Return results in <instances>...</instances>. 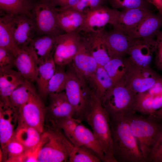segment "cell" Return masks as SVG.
Masks as SVG:
<instances>
[{
	"label": "cell",
	"mask_w": 162,
	"mask_h": 162,
	"mask_svg": "<svg viewBox=\"0 0 162 162\" xmlns=\"http://www.w3.org/2000/svg\"><path fill=\"white\" fill-rule=\"evenodd\" d=\"M155 48L154 38H135L129 49L128 57L136 65L143 67H150Z\"/></svg>",
	"instance_id": "ac0fdd59"
},
{
	"label": "cell",
	"mask_w": 162,
	"mask_h": 162,
	"mask_svg": "<svg viewBox=\"0 0 162 162\" xmlns=\"http://www.w3.org/2000/svg\"><path fill=\"white\" fill-rule=\"evenodd\" d=\"M18 111L0 102V142L3 148L13 137L18 122Z\"/></svg>",
	"instance_id": "7402d4cb"
},
{
	"label": "cell",
	"mask_w": 162,
	"mask_h": 162,
	"mask_svg": "<svg viewBox=\"0 0 162 162\" xmlns=\"http://www.w3.org/2000/svg\"><path fill=\"white\" fill-rule=\"evenodd\" d=\"M12 27L14 38L20 48L27 46L37 33L32 19L25 15H13Z\"/></svg>",
	"instance_id": "d6986e66"
},
{
	"label": "cell",
	"mask_w": 162,
	"mask_h": 162,
	"mask_svg": "<svg viewBox=\"0 0 162 162\" xmlns=\"http://www.w3.org/2000/svg\"><path fill=\"white\" fill-rule=\"evenodd\" d=\"M2 161L24 162L26 150L23 146L14 136L2 149Z\"/></svg>",
	"instance_id": "d6a6232c"
},
{
	"label": "cell",
	"mask_w": 162,
	"mask_h": 162,
	"mask_svg": "<svg viewBox=\"0 0 162 162\" xmlns=\"http://www.w3.org/2000/svg\"><path fill=\"white\" fill-rule=\"evenodd\" d=\"M67 162H101L99 158L92 149L85 146H74Z\"/></svg>",
	"instance_id": "e575fe53"
},
{
	"label": "cell",
	"mask_w": 162,
	"mask_h": 162,
	"mask_svg": "<svg viewBox=\"0 0 162 162\" xmlns=\"http://www.w3.org/2000/svg\"><path fill=\"white\" fill-rule=\"evenodd\" d=\"M42 134L34 128L19 126L17 127L13 136L24 147L26 155L36 149L41 140Z\"/></svg>",
	"instance_id": "4316f807"
},
{
	"label": "cell",
	"mask_w": 162,
	"mask_h": 162,
	"mask_svg": "<svg viewBox=\"0 0 162 162\" xmlns=\"http://www.w3.org/2000/svg\"><path fill=\"white\" fill-rule=\"evenodd\" d=\"M66 71L67 80L64 91L75 112L74 118L82 121L84 113L89 103L92 91L76 75L70 64Z\"/></svg>",
	"instance_id": "52a82bcc"
},
{
	"label": "cell",
	"mask_w": 162,
	"mask_h": 162,
	"mask_svg": "<svg viewBox=\"0 0 162 162\" xmlns=\"http://www.w3.org/2000/svg\"><path fill=\"white\" fill-rule=\"evenodd\" d=\"M38 93L32 82L26 80L10 95V104L18 111L22 106Z\"/></svg>",
	"instance_id": "1f68e13d"
},
{
	"label": "cell",
	"mask_w": 162,
	"mask_h": 162,
	"mask_svg": "<svg viewBox=\"0 0 162 162\" xmlns=\"http://www.w3.org/2000/svg\"><path fill=\"white\" fill-rule=\"evenodd\" d=\"M38 154L39 162H67L74 145L56 126L45 124Z\"/></svg>",
	"instance_id": "3957f363"
},
{
	"label": "cell",
	"mask_w": 162,
	"mask_h": 162,
	"mask_svg": "<svg viewBox=\"0 0 162 162\" xmlns=\"http://www.w3.org/2000/svg\"><path fill=\"white\" fill-rule=\"evenodd\" d=\"M70 64L78 77L88 86V81L98 65L81 37L77 51Z\"/></svg>",
	"instance_id": "4fadbf2b"
},
{
	"label": "cell",
	"mask_w": 162,
	"mask_h": 162,
	"mask_svg": "<svg viewBox=\"0 0 162 162\" xmlns=\"http://www.w3.org/2000/svg\"><path fill=\"white\" fill-rule=\"evenodd\" d=\"M84 121L92 128L107 162H116L113 154L109 115L92 91L89 104L82 117V121Z\"/></svg>",
	"instance_id": "7a4b0ae2"
},
{
	"label": "cell",
	"mask_w": 162,
	"mask_h": 162,
	"mask_svg": "<svg viewBox=\"0 0 162 162\" xmlns=\"http://www.w3.org/2000/svg\"><path fill=\"white\" fill-rule=\"evenodd\" d=\"M48 96L49 103L46 107V124H54L58 120L63 118L74 117V110L68 100L65 91L49 95Z\"/></svg>",
	"instance_id": "9a60e30c"
},
{
	"label": "cell",
	"mask_w": 162,
	"mask_h": 162,
	"mask_svg": "<svg viewBox=\"0 0 162 162\" xmlns=\"http://www.w3.org/2000/svg\"><path fill=\"white\" fill-rule=\"evenodd\" d=\"M32 19L39 35H47L56 37L65 33L59 26L56 8L50 0L35 1L32 11Z\"/></svg>",
	"instance_id": "ba28073f"
},
{
	"label": "cell",
	"mask_w": 162,
	"mask_h": 162,
	"mask_svg": "<svg viewBox=\"0 0 162 162\" xmlns=\"http://www.w3.org/2000/svg\"><path fill=\"white\" fill-rule=\"evenodd\" d=\"M149 116L158 120L162 119V106Z\"/></svg>",
	"instance_id": "f6af8a7d"
},
{
	"label": "cell",
	"mask_w": 162,
	"mask_h": 162,
	"mask_svg": "<svg viewBox=\"0 0 162 162\" xmlns=\"http://www.w3.org/2000/svg\"><path fill=\"white\" fill-rule=\"evenodd\" d=\"M124 117L137 142L145 162H147L162 128V124L159 120L136 112Z\"/></svg>",
	"instance_id": "277c9868"
},
{
	"label": "cell",
	"mask_w": 162,
	"mask_h": 162,
	"mask_svg": "<svg viewBox=\"0 0 162 162\" xmlns=\"http://www.w3.org/2000/svg\"><path fill=\"white\" fill-rule=\"evenodd\" d=\"M107 4L108 0H80L70 8L85 14L98 6L106 5Z\"/></svg>",
	"instance_id": "74e56055"
},
{
	"label": "cell",
	"mask_w": 162,
	"mask_h": 162,
	"mask_svg": "<svg viewBox=\"0 0 162 162\" xmlns=\"http://www.w3.org/2000/svg\"><path fill=\"white\" fill-rule=\"evenodd\" d=\"M23 77L18 71L12 69L0 71V89Z\"/></svg>",
	"instance_id": "f35d334b"
},
{
	"label": "cell",
	"mask_w": 162,
	"mask_h": 162,
	"mask_svg": "<svg viewBox=\"0 0 162 162\" xmlns=\"http://www.w3.org/2000/svg\"><path fill=\"white\" fill-rule=\"evenodd\" d=\"M102 36L112 58H122L128 55L129 49L135 40L113 29L108 31L104 30Z\"/></svg>",
	"instance_id": "2e32d148"
},
{
	"label": "cell",
	"mask_w": 162,
	"mask_h": 162,
	"mask_svg": "<svg viewBox=\"0 0 162 162\" xmlns=\"http://www.w3.org/2000/svg\"><path fill=\"white\" fill-rule=\"evenodd\" d=\"M113 85L112 81L103 66H98L92 76L88 86L101 102L107 92Z\"/></svg>",
	"instance_id": "484cf974"
},
{
	"label": "cell",
	"mask_w": 162,
	"mask_h": 162,
	"mask_svg": "<svg viewBox=\"0 0 162 162\" xmlns=\"http://www.w3.org/2000/svg\"><path fill=\"white\" fill-rule=\"evenodd\" d=\"M45 113L46 107L38 93L19 109L17 127H31L43 133Z\"/></svg>",
	"instance_id": "9c48e42d"
},
{
	"label": "cell",
	"mask_w": 162,
	"mask_h": 162,
	"mask_svg": "<svg viewBox=\"0 0 162 162\" xmlns=\"http://www.w3.org/2000/svg\"><path fill=\"white\" fill-rule=\"evenodd\" d=\"M57 36L43 35L35 37L23 48L31 54L37 65L53 56Z\"/></svg>",
	"instance_id": "44dd1931"
},
{
	"label": "cell",
	"mask_w": 162,
	"mask_h": 162,
	"mask_svg": "<svg viewBox=\"0 0 162 162\" xmlns=\"http://www.w3.org/2000/svg\"><path fill=\"white\" fill-rule=\"evenodd\" d=\"M162 27V14L153 12L143 19L128 35L134 38H154Z\"/></svg>",
	"instance_id": "cb8c5ba5"
},
{
	"label": "cell",
	"mask_w": 162,
	"mask_h": 162,
	"mask_svg": "<svg viewBox=\"0 0 162 162\" xmlns=\"http://www.w3.org/2000/svg\"><path fill=\"white\" fill-rule=\"evenodd\" d=\"M155 64L158 70L162 72V30L155 36Z\"/></svg>",
	"instance_id": "b9f144b4"
},
{
	"label": "cell",
	"mask_w": 162,
	"mask_h": 162,
	"mask_svg": "<svg viewBox=\"0 0 162 162\" xmlns=\"http://www.w3.org/2000/svg\"><path fill=\"white\" fill-rule=\"evenodd\" d=\"M147 162H162V128Z\"/></svg>",
	"instance_id": "60d3db41"
},
{
	"label": "cell",
	"mask_w": 162,
	"mask_h": 162,
	"mask_svg": "<svg viewBox=\"0 0 162 162\" xmlns=\"http://www.w3.org/2000/svg\"><path fill=\"white\" fill-rule=\"evenodd\" d=\"M104 30L89 32H80L85 45L98 66L103 67L112 58L102 38Z\"/></svg>",
	"instance_id": "ffe728a7"
},
{
	"label": "cell",
	"mask_w": 162,
	"mask_h": 162,
	"mask_svg": "<svg viewBox=\"0 0 162 162\" xmlns=\"http://www.w3.org/2000/svg\"><path fill=\"white\" fill-rule=\"evenodd\" d=\"M64 67L56 65L55 71L48 83L47 92L49 95L60 93L64 91L67 75Z\"/></svg>",
	"instance_id": "836d02e7"
},
{
	"label": "cell",
	"mask_w": 162,
	"mask_h": 162,
	"mask_svg": "<svg viewBox=\"0 0 162 162\" xmlns=\"http://www.w3.org/2000/svg\"><path fill=\"white\" fill-rule=\"evenodd\" d=\"M131 63L128 57L112 58L103 67L112 79L113 85L125 86Z\"/></svg>",
	"instance_id": "d4e9b609"
},
{
	"label": "cell",
	"mask_w": 162,
	"mask_h": 162,
	"mask_svg": "<svg viewBox=\"0 0 162 162\" xmlns=\"http://www.w3.org/2000/svg\"><path fill=\"white\" fill-rule=\"evenodd\" d=\"M13 15L2 14L0 18V47L10 50L15 56L20 48L14 38L12 31Z\"/></svg>",
	"instance_id": "f546056e"
},
{
	"label": "cell",
	"mask_w": 162,
	"mask_h": 162,
	"mask_svg": "<svg viewBox=\"0 0 162 162\" xmlns=\"http://www.w3.org/2000/svg\"><path fill=\"white\" fill-rule=\"evenodd\" d=\"M137 94L124 85H113L101 103L109 116L124 117L136 112Z\"/></svg>",
	"instance_id": "5b68a950"
},
{
	"label": "cell",
	"mask_w": 162,
	"mask_h": 162,
	"mask_svg": "<svg viewBox=\"0 0 162 162\" xmlns=\"http://www.w3.org/2000/svg\"><path fill=\"white\" fill-rule=\"evenodd\" d=\"M109 116L113 154L116 162H145L125 119Z\"/></svg>",
	"instance_id": "6da1fadb"
},
{
	"label": "cell",
	"mask_w": 162,
	"mask_h": 162,
	"mask_svg": "<svg viewBox=\"0 0 162 162\" xmlns=\"http://www.w3.org/2000/svg\"><path fill=\"white\" fill-rule=\"evenodd\" d=\"M162 14V0H147Z\"/></svg>",
	"instance_id": "ee69618b"
},
{
	"label": "cell",
	"mask_w": 162,
	"mask_h": 162,
	"mask_svg": "<svg viewBox=\"0 0 162 162\" xmlns=\"http://www.w3.org/2000/svg\"><path fill=\"white\" fill-rule=\"evenodd\" d=\"M26 80L23 77L18 80L0 89V102L9 104V97L14 91Z\"/></svg>",
	"instance_id": "ab89813d"
},
{
	"label": "cell",
	"mask_w": 162,
	"mask_h": 162,
	"mask_svg": "<svg viewBox=\"0 0 162 162\" xmlns=\"http://www.w3.org/2000/svg\"><path fill=\"white\" fill-rule=\"evenodd\" d=\"M37 65L36 82L37 85L38 94L42 100H44L48 96V85L55 71L56 64L52 56Z\"/></svg>",
	"instance_id": "f1b7e54d"
},
{
	"label": "cell",
	"mask_w": 162,
	"mask_h": 162,
	"mask_svg": "<svg viewBox=\"0 0 162 162\" xmlns=\"http://www.w3.org/2000/svg\"><path fill=\"white\" fill-rule=\"evenodd\" d=\"M56 19L60 28L65 33L79 32L85 19L84 14L71 8H55Z\"/></svg>",
	"instance_id": "603a6c76"
},
{
	"label": "cell",
	"mask_w": 162,
	"mask_h": 162,
	"mask_svg": "<svg viewBox=\"0 0 162 162\" xmlns=\"http://www.w3.org/2000/svg\"><path fill=\"white\" fill-rule=\"evenodd\" d=\"M162 106V77L150 88L137 94L135 110L149 116Z\"/></svg>",
	"instance_id": "5bb4252c"
},
{
	"label": "cell",
	"mask_w": 162,
	"mask_h": 162,
	"mask_svg": "<svg viewBox=\"0 0 162 162\" xmlns=\"http://www.w3.org/2000/svg\"><path fill=\"white\" fill-rule=\"evenodd\" d=\"M152 13V10L141 8L118 10L112 25L113 29L128 35L143 19Z\"/></svg>",
	"instance_id": "e0dca14e"
},
{
	"label": "cell",
	"mask_w": 162,
	"mask_h": 162,
	"mask_svg": "<svg viewBox=\"0 0 162 162\" xmlns=\"http://www.w3.org/2000/svg\"><path fill=\"white\" fill-rule=\"evenodd\" d=\"M119 10L106 5L98 6L86 13L79 32H89L104 30L107 24H113Z\"/></svg>",
	"instance_id": "7c38bea8"
},
{
	"label": "cell",
	"mask_w": 162,
	"mask_h": 162,
	"mask_svg": "<svg viewBox=\"0 0 162 162\" xmlns=\"http://www.w3.org/2000/svg\"><path fill=\"white\" fill-rule=\"evenodd\" d=\"M80 0H50L52 5L55 8L64 9L75 5Z\"/></svg>",
	"instance_id": "7bdbcfd3"
},
{
	"label": "cell",
	"mask_w": 162,
	"mask_h": 162,
	"mask_svg": "<svg viewBox=\"0 0 162 162\" xmlns=\"http://www.w3.org/2000/svg\"><path fill=\"white\" fill-rule=\"evenodd\" d=\"M15 56L9 50L0 47V71L12 69L15 66Z\"/></svg>",
	"instance_id": "8d00e7d4"
},
{
	"label": "cell",
	"mask_w": 162,
	"mask_h": 162,
	"mask_svg": "<svg viewBox=\"0 0 162 162\" xmlns=\"http://www.w3.org/2000/svg\"><path fill=\"white\" fill-rule=\"evenodd\" d=\"M81 120L74 118L65 121L62 126L64 134L74 146H83L94 151L102 162H107L104 153L92 132Z\"/></svg>",
	"instance_id": "8992f818"
},
{
	"label": "cell",
	"mask_w": 162,
	"mask_h": 162,
	"mask_svg": "<svg viewBox=\"0 0 162 162\" xmlns=\"http://www.w3.org/2000/svg\"><path fill=\"white\" fill-rule=\"evenodd\" d=\"M112 8L122 10L141 8L152 10L153 6L147 0H108Z\"/></svg>",
	"instance_id": "d590c367"
},
{
	"label": "cell",
	"mask_w": 162,
	"mask_h": 162,
	"mask_svg": "<svg viewBox=\"0 0 162 162\" xmlns=\"http://www.w3.org/2000/svg\"><path fill=\"white\" fill-rule=\"evenodd\" d=\"M161 77L150 67H142L132 62L125 86L138 94L148 90Z\"/></svg>",
	"instance_id": "8fae6325"
},
{
	"label": "cell",
	"mask_w": 162,
	"mask_h": 162,
	"mask_svg": "<svg viewBox=\"0 0 162 162\" xmlns=\"http://www.w3.org/2000/svg\"><path fill=\"white\" fill-rule=\"evenodd\" d=\"M34 0H0L1 14L25 15L32 19Z\"/></svg>",
	"instance_id": "4dcf8cb0"
},
{
	"label": "cell",
	"mask_w": 162,
	"mask_h": 162,
	"mask_svg": "<svg viewBox=\"0 0 162 162\" xmlns=\"http://www.w3.org/2000/svg\"><path fill=\"white\" fill-rule=\"evenodd\" d=\"M15 66L26 80L32 82H36L37 65L31 54L25 49L20 48L15 56Z\"/></svg>",
	"instance_id": "83f0119b"
},
{
	"label": "cell",
	"mask_w": 162,
	"mask_h": 162,
	"mask_svg": "<svg viewBox=\"0 0 162 162\" xmlns=\"http://www.w3.org/2000/svg\"><path fill=\"white\" fill-rule=\"evenodd\" d=\"M81 38L80 32L77 31L65 33L57 36L53 56L56 65L64 67L71 63Z\"/></svg>",
	"instance_id": "30bf717a"
}]
</instances>
